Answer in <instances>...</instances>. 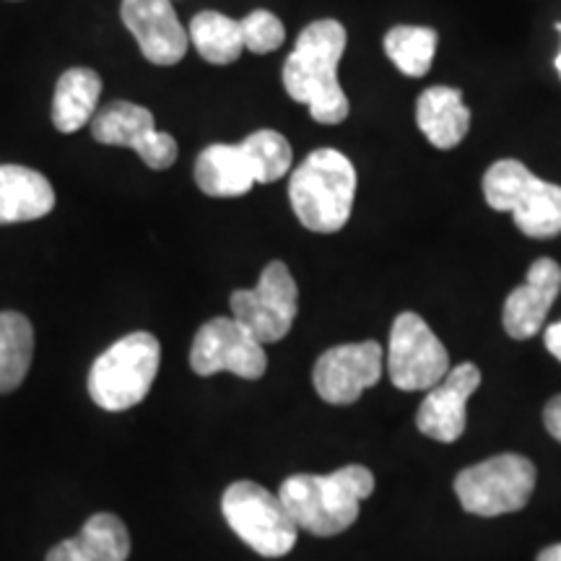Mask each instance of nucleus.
<instances>
[{
	"instance_id": "obj_25",
	"label": "nucleus",
	"mask_w": 561,
	"mask_h": 561,
	"mask_svg": "<svg viewBox=\"0 0 561 561\" xmlns=\"http://www.w3.org/2000/svg\"><path fill=\"white\" fill-rule=\"evenodd\" d=\"M240 26H242L244 50L255 55H268L273 50H278L286 39V26L280 24L276 13L265 9L248 13V16L240 19Z\"/></svg>"
},
{
	"instance_id": "obj_7",
	"label": "nucleus",
	"mask_w": 561,
	"mask_h": 561,
	"mask_svg": "<svg viewBox=\"0 0 561 561\" xmlns=\"http://www.w3.org/2000/svg\"><path fill=\"white\" fill-rule=\"evenodd\" d=\"M536 466L525 455L504 453L455 476L460 507L479 517H500L525 510L536 489Z\"/></svg>"
},
{
	"instance_id": "obj_11",
	"label": "nucleus",
	"mask_w": 561,
	"mask_h": 561,
	"mask_svg": "<svg viewBox=\"0 0 561 561\" xmlns=\"http://www.w3.org/2000/svg\"><path fill=\"white\" fill-rule=\"evenodd\" d=\"M91 136L104 146L136 151L151 170H170L178 161V140L157 130L151 110L133 102H112L91 121Z\"/></svg>"
},
{
	"instance_id": "obj_16",
	"label": "nucleus",
	"mask_w": 561,
	"mask_h": 561,
	"mask_svg": "<svg viewBox=\"0 0 561 561\" xmlns=\"http://www.w3.org/2000/svg\"><path fill=\"white\" fill-rule=\"evenodd\" d=\"M416 125L434 149L450 151L462 144L471 130V110L462 102V91L455 87L426 89L416 102Z\"/></svg>"
},
{
	"instance_id": "obj_5",
	"label": "nucleus",
	"mask_w": 561,
	"mask_h": 561,
	"mask_svg": "<svg viewBox=\"0 0 561 561\" xmlns=\"http://www.w3.org/2000/svg\"><path fill=\"white\" fill-rule=\"evenodd\" d=\"M161 346L157 335L136 331L96 356L89 371V396L100 409L121 413L149 396L159 375Z\"/></svg>"
},
{
	"instance_id": "obj_4",
	"label": "nucleus",
	"mask_w": 561,
	"mask_h": 561,
	"mask_svg": "<svg viewBox=\"0 0 561 561\" xmlns=\"http://www.w3.org/2000/svg\"><path fill=\"white\" fill-rule=\"evenodd\" d=\"M483 198L494 210L512 214L517 229L533 240L561 234V185L533 174L523 161H494L483 174Z\"/></svg>"
},
{
	"instance_id": "obj_9",
	"label": "nucleus",
	"mask_w": 561,
	"mask_h": 561,
	"mask_svg": "<svg viewBox=\"0 0 561 561\" xmlns=\"http://www.w3.org/2000/svg\"><path fill=\"white\" fill-rule=\"evenodd\" d=\"M231 318L240 320L263 346L278 343L291 331L299 310V289L286 263L273 261L263 268L255 289H240L229 299Z\"/></svg>"
},
{
	"instance_id": "obj_6",
	"label": "nucleus",
	"mask_w": 561,
	"mask_h": 561,
	"mask_svg": "<svg viewBox=\"0 0 561 561\" xmlns=\"http://www.w3.org/2000/svg\"><path fill=\"white\" fill-rule=\"evenodd\" d=\"M224 520L265 559L286 557L297 546V523L278 496L255 481H234L221 496Z\"/></svg>"
},
{
	"instance_id": "obj_13",
	"label": "nucleus",
	"mask_w": 561,
	"mask_h": 561,
	"mask_svg": "<svg viewBox=\"0 0 561 561\" xmlns=\"http://www.w3.org/2000/svg\"><path fill=\"white\" fill-rule=\"evenodd\" d=\"M481 385V369L466 362L450 369L445 380L426 390V398L416 411V426L424 437L445 442H458L468 424V401Z\"/></svg>"
},
{
	"instance_id": "obj_29",
	"label": "nucleus",
	"mask_w": 561,
	"mask_h": 561,
	"mask_svg": "<svg viewBox=\"0 0 561 561\" xmlns=\"http://www.w3.org/2000/svg\"><path fill=\"white\" fill-rule=\"evenodd\" d=\"M536 561H561V543H553L538 553Z\"/></svg>"
},
{
	"instance_id": "obj_15",
	"label": "nucleus",
	"mask_w": 561,
	"mask_h": 561,
	"mask_svg": "<svg viewBox=\"0 0 561 561\" xmlns=\"http://www.w3.org/2000/svg\"><path fill=\"white\" fill-rule=\"evenodd\" d=\"M561 291V265L551 257H538L530 265L523 286L510 291L502 310V325L510 339L528 341L541 333L553 301Z\"/></svg>"
},
{
	"instance_id": "obj_22",
	"label": "nucleus",
	"mask_w": 561,
	"mask_h": 561,
	"mask_svg": "<svg viewBox=\"0 0 561 561\" xmlns=\"http://www.w3.org/2000/svg\"><path fill=\"white\" fill-rule=\"evenodd\" d=\"M437 42L439 37L432 26H392L385 34V55H388L392 66L401 70L403 76L421 79V76L430 73L434 53H437Z\"/></svg>"
},
{
	"instance_id": "obj_2",
	"label": "nucleus",
	"mask_w": 561,
	"mask_h": 561,
	"mask_svg": "<svg viewBox=\"0 0 561 561\" xmlns=\"http://www.w3.org/2000/svg\"><path fill=\"white\" fill-rule=\"evenodd\" d=\"M375 491V473L364 466H343L331 476L297 473L280 483L278 500L297 528L318 538L348 530L359 517V504Z\"/></svg>"
},
{
	"instance_id": "obj_19",
	"label": "nucleus",
	"mask_w": 561,
	"mask_h": 561,
	"mask_svg": "<svg viewBox=\"0 0 561 561\" xmlns=\"http://www.w3.org/2000/svg\"><path fill=\"white\" fill-rule=\"evenodd\" d=\"M102 100V76L91 68H70L55 83L53 125L60 133H76L91 125Z\"/></svg>"
},
{
	"instance_id": "obj_1",
	"label": "nucleus",
	"mask_w": 561,
	"mask_h": 561,
	"mask_svg": "<svg viewBox=\"0 0 561 561\" xmlns=\"http://www.w3.org/2000/svg\"><path fill=\"white\" fill-rule=\"evenodd\" d=\"M348 32L341 21L320 19L305 26L284 62V89L294 102L307 104L312 121L339 125L348 117V96L341 89L339 66Z\"/></svg>"
},
{
	"instance_id": "obj_21",
	"label": "nucleus",
	"mask_w": 561,
	"mask_h": 561,
	"mask_svg": "<svg viewBox=\"0 0 561 561\" xmlns=\"http://www.w3.org/2000/svg\"><path fill=\"white\" fill-rule=\"evenodd\" d=\"M191 42L206 62L231 66L244 50L240 19L224 16L219 11H201L191 21Z\"/></svg>"
},
{
	"instance_id": "obj_27",
	"label": "nucleus",
	"mask_w": 561,
	"mask_h": 561,
	"mask_svg": "<svg viewBox=\"0 0 561 561\" xmlns=\"http://www.w3.org/2000/svg\"><path fill=\"white\" fill-rule=\"evenodd\" d=\"M543 424L557 442H561V396H553L543 409Z\"/></svg>"
},
{
	"instance_id": "obj_12",
	"label": "nucleus",
	"mask_w": 561,
	"mask_h": 561,
	"mask_svg": "<svg viewBox=\"0 0 561 561\" xmlns=\"http://www.w3.org/2000/svg\"><path fill=\"white\" fill-rule=\"evenodd\" d=\"M385 369V351L377 341L343 343L328 348L312 369L318 396L331 405H351L364 390L380 382Z\"/></svg>"
},
{
	"instance_id": "obj_18",
	"label": "nucleus",
	"mask_w": 561,
	"mask_h": 561,
	"mask_svg": "<svg viewBox=\"0 0 561 561\" xmlns=\"http://www.w3.org/2000/svg\"><path fill=\"white\" fill-rule=\"evenodd\" d=\"M195 185L210 198H240L257 182L240 144H214L195 159Z\"/></svg>"
},
{
	"instance_id": "obj_10",
	"label": "nucleus",
	"mask_w": 561,
	"mask_h": 561,
	"mask_svg": "<svg viewBox=\"0 0 561 561\" xmlns=\"http://www.w3.org/2000/svg\"><path fill=\"white\" fill-rule=\"evenodd\" d=\"M191 367L201 377L231 371L242 380H261L268 369V356H265L263 343L240 320L214 318L195 333Z\"/></svg>"
},
{
	"instance_id": "obj_28",
	"label": "nucleus",
	"mask_w": 561,
	"mask_h": 561,
	"mask_svg": "<svg viewBox=\"0 0 561 561\" xmlns=\"http://www.w3.org/2000/svg\"><path fill=\"white\" fill-rule=\"evenodd\" d=\"M543 341H546V348H549V354L553 356V359L561 362V320L546 328Z\"/></svg>"
},
{
	"instance_id": "obj_20",
	"label": "nucleus",
	"mask_w": 561,
	"mask_h": 561,
	"mask_svg": "<svg viewBox=\"0 0 561 561\" xmlns=\"http://www.w3.org/2000/svg\"><path fill=\"white\" fill-rule=\"evenodd\" d=\"M34 356V328L21 312H0V396L26 380Z\"/></svg>"
},
{
	"instance_id": "obj_8",
	"label": "nucleus",
	"mask_w": 561,
	"mask_h": 561,
	"mask_svg": "<svg viewBox=\"0 0 561 561\" xmlns=\"http://www.w3.org/2000/svg\"><path fill=\"white\" fill-rule=\"evenodd\" d=\"M385 367L398 390L426 392L445 380L450 371V354L421 314L401 312L390 328Z\"/></svg>"
},
{
	"instance_id": "obj_17",
	"label": "nucleus",
	"mask_w": 561,
	"mask_h": 561,
	"mask_svg": "<svg viewBox=\"0 0 561 561\" xmlns=\"http://www.w3.org/2000/svg\"><path fill=\"white\" fill-rule=\"evenodd\" d=\"M55 208L50 180L21 164H0V224L45 219Z\"/></svg>"
},
{
	"instance_id": "obj_30",
	"label": "nucleus",
	"mask_w": 561,
	"mask_h": 561,
	"mask_svg": "<svg viewBox=\"0 0 561 561\" xmlns=\"http://www.w3.org/2000/svg\"><path fill=\"white\" fill-rule=\"evenodd\" d=\"M557 32L561 34V24H557ZM557 70H559V76H561V50H559V55H557Z\"/></svg>"
},
{
	"instance_id": "obj_3",
	"label": "nucleus",
	"mask_w": 561,
	"mask_h": 561,
	"mask_svg": "<svg viewBox=\"0 0 561 561\" xmlns=\"http://www.w3.org/2000/svg\"><path fill=\"white\" fill-rule=\"evenodd\" d=\"M356 167L346 153L318 149L289 180V201L301 227L318 234H335L346 227L356 198Z\"/></svg>"
},
{
	"instance_id": "obj_24",
	"label": "nucleus",
	"mask_w": 561,
	"mask_h": 561,
	"mask_svg": "<svg viewBox=\"0 0 561 561\" xmlns=\"http://www.w3.org/2000/svg\"><path fill=\"white\" fill-rule=\"evenodd\" d=\"M79 543L91 561H128L130 557V533L121 517L110 512L89 517L81 528Z\"/></svg>"
},
{
	"instance_id": "obj_26",
	"label": "nucleus",
	"mask_w": 561,
	"mask_h": 561,
	"mask_svg": "<svg viewBox=\"0 0 561 561\" xmlns=\"http://www.w3.org/2000/svg\"><path fill=\"white\" fill-rule=\"evenodd\" d=\"M45 561H91V559L89 553L83 551L79 538H68V541H60L58 546H53Z\"/></svg>"
},
{
	"instance_id": "obj_14",
	"label": "nucleus",
	"mask_w": 561,
	"mask_h": 561,
	"mask_svg": "<svg viewBox=\"0 0 561 561\" xmlns=\"http://www.w3.org/2000/svg\"><path fill=\"white\" fill-rule=\"evenodd\" d=\"M121 16L144 58L153 66H178L185 58L191 37L180 24L172 0H123Z\"/></svg>"
},
{
	"instance_id": "obj_23",
	"label": "nucleus",
	"mask_w": 561,
	"mask_h": 561,
	"mask_svg": "<svg viewBox=\"0 0 561 561\" xmlns=\"http://www.w3.org/2000/svg\"><path fill=\"white\" fill-rule=\"evenodd\" d=\"M240 146L250 161L255 182H276L289 174L294 151L278 130H255Z\"/></svg>"
}]
</instances>
